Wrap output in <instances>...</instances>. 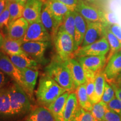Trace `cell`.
<instances>
[{"label":"cell","instance_id":"1","mask_svg":"<svg viewBox=\"0 0 121 121\" xmlns=\"http://www.w3.org/2000/svg\"><path fill=\"white\" fill-rule=\"evenodd\" d=\"M57 82L46 73L42 75L39 80L36 97L39 105L48 108L52 103L66 91Z\"/></svg>","mask_w":121,"mask_h":121},{"label":"cell","instance_id":"2","mask_svg":"<svg viewBox=\"0 0 121 121\" xmlns=\"http://www.w3.org/2000/svg\"><path fill=\"white\" fill-rule=\"evenodd\" d=\"M45 71L47 75L66 90L71 91L76 89L70 71L65 62L58 56L45 67Z\"/></svg>","mask_w":121,"mask_h":121},{"label":"cell","instance_id":"3","mask_svg":"<svg viewBox=\"0 0 121 121\" xmlns=\"http://www.w3.org/2000/svg\"><path fill=\"white\" fill-rule=\"evenodd\" d=\"M11 107L14 118L23 116L31 111L29 97L16 82L8 87Z\"/></svg>","mask_w":121,"mask_h":121},{"label":"cell","instance_id":"4","mask_svg":"<svg viewBox=\"0 0 121 121\" xmlns=\"http://www.w3.org/2000/svg\"><path fill=\"white\" fill-rule=\"evenodd\" d=\"M54 46L59 58L63 61L73 58L75 49L74 39L61 25L53 39Z\"/></svg>","mask_w":121,"mask_h":121},{"label":"cell","instance_id":"5","mask_svg":"<svg viewBox=\"0 0 121 121\" xmlns=\"http://www.w3.org/2000/svg\"><path fill=\"white\" fill-rule=\"evenodd\" d=\"M110 51V46L105 36L94 43L86 46L80 47L75 51L73 57L106 56Z\"/></svg>","mask_w":121,"mask_h":121},{"label":"cell","instance_id":"6","mask_svg":"<svg viewBox=\"0 0 121 121\" xmlns=\"http://www.w3.org/2000/svg\"><path fill=\"white\" fill-rule=\"evenodd\" d=\"M51 39V35L40 20L29 24L22 42H49Z\"/></svg>","mask_w":121,"mask_h":121},{"label":"cell","instance_id":"7","mask_svg":"<svg viewBox=\"0 0 121 121\" xmlns=\"http://www.w3.org/2000/svg\"><path fill=\"white\" fill-rule=\"evenodd\" d=\"M75 11L78 12L87 22H101L105 24L104 11L93 6L84 0H78Z\"/></svg>","mask_w":121,"mask_h":121},{"label":"cell","instance_id":"8","mask_svg":"<svg viewBox=\"0 0 121 121\" xmlns=\"http://www.w3.org/2000/svg\"><path fill=\"white\" fill-rule=\"evenodd\" d=\"M49 45V42H26L22 43V48L29 57L37 62L42 63L45 60L44 53Z\"/></svg>","mask_w":121,"mask_h":121},{"label":"cell","instance_id":"9","mask_svg":"<svg viewBox=\"0 0 121 121\" xmlns=\"http://www.w3.org/2000/svg\"><path fill=\"white\" fill-rule=\"evenodd\" d=\"M105 24L101 22H87V29L80 47L86 46L98 41L104 36Z\"/></svg>","mask_w":121,"mask_h":121},{"label":"cell","instance_id":"10","mask_svg":"<svg viewBox=\"0 0 121 121\" xmlns=\"http://www.w3.org/2000/svg\"><path fill=\"white\" fill-rule=\"evenodd\" d=\"M0 70L9 76L22 87V76L20 69L10 60L9 56L0 52Z\"/></svg>","mask_w":121,"mask_h":121},{"label":"cell","instance_id":"11","mask_svg":"<svg viewBox=\"0 0 121 121\" xmlns=\"http://www.w3.org/2000/svg\"><path fill=\"white\" fill-rule=\"evenodd\" d=\"M43 4L42 0H28L24 6L22 17L29 24L40 21Z\"/></svg>","mask_w":121,"mask_h":121},{"label":"cell","instance_id":"12","mask_svg":"<svg viewBox=\"0 0 121 121\" xmlns=\"http://www.w3.org/2000/svg\"><path fill=\"white\" fill-rule=\"evenodd\" d=\"M107 62L103 73L107 82H109L121 73V50L113 54Z\"/></svg>","mask_w":121,"mask_h":121},{"label":"cell","instance_id":"13","mask_svg":"<svg viewBox=\"0 0 121 121\" xmlns=\"http://www.w3.org/2000/svg\"><path fill=\"white\" fill-rule=\"evenodd\" d=\"M22 76V88L30 98L33 97L39 71L37 69L25 68L20 69Z\"/></svg>","mask_w":121,"mask_h":121},{"label":"cell","instance_id":"14","mask_svg":"<svg viewBox=\"0 0 121 121\" xmlns=\"http://www.w3.org/2000/svg\"><path fill=\"white\" fill-rule=\"evenodd\" d=\"M84 70H89L96 73L103 69L106 62V56H83L77 58Z\"/></svg>","mask_w":121,"mask_h":121},{"label":"cell","instance_id":"15","mask_svg":"<svg viewBox=\"0 0 121 121\" xmlns=\"http://www.w3.org/2000/svg\"><path fill=\"white\" fill-rule=\"evenodd\" d=\"M64 62L70 71L76 89L86 82L84 69L77 59L71 58Z\"/></svg>","mask_w":121,"mask_h":121},{"label":"cell","instance_id":"16","mask_svg":"<svg viewBox=\"0 0 121 121\" xmlns=\"http://www.w3.org/2000/svg\"><path fill=\"white\" fill-rule=\"evenodd\" d=\"M40 21L43 26L51 35L52 39H53L60 25L57 22L49 10L48 6L45 4H43L42 7Z\"/></svg>","mask_w":121,"mask_h":121},{"label":"cell","instance_id":"17","mask_svg":"<svg viewBox=\"0 0 121 121\" xmlns=\"http://www.w3.org/2000/svg\"><path fill=\"white\" fill-rule=\"evenodd\" d=\"M29 22L23 17L9 24L7 37L16 40H22L29 26Z\"/></svg>","mask_w":121,"mask_h":121},{"label":"cell","instance_id":"18","mask_svg":"<svg viewBox=\"0 0 121 121\" xmlns=\"http://www.w3.org/2000/svg\"><path fill=\"white\" fill-rule=\"evenodd\" d=\"M13 118L8 87H4L0 92V121H9Z\"/></svg>","mask_w":121,"mask_h":121},{"label":"cell","instance_id":"19","mask_svg":"<svg viewBox=\"0 0 121 121\" xmlns=\"http://www.w3.org/2000/svg\"><path fill=\"white\" fill-rule=\"evenodd\" d=\"M74 15L75 21L74 42L75 49L76 51L80 47L83 42L87 29V21L76 11H74Z\"/></svg>","mask_w":121,"mask_h":121},{"label":"cell","instance_id":"20","mask_svg":"<svg viewBox=\"0 0 121 121\" xmlns=\"http://www.w3.org/2000/svg\"><path fill=\"white\" fill-rule=\"evenodd\" d=\"M43 3L48 6L51 13L60 25L62 23L65 15L71 11L67 6L57 0H47Z\"/></svg>","mask_w":121,"mask_h":121},{"label":"cell","instance_id":"21","mask_svg":"<svg viewBox=\"0 0 121 121\" xmlns=\"http://www.w3.org/2000/svg\"><path fill=\"white\" fill-rule=\"evenodd\" d=\"M69 92H65L48 107L56 121H63L65 105Z\"/></svg>","mask_w":121,"mask_h":121},{"label":"cell","instance_id":"22","mask_svg":"<svg viewBox=\"0 0 121 121\" xmlns=\"http://www.w3.org/2000/svg\"><path fill=\"white\" fill-rule=\"evenodd\" d=\"M24 121H56L48 108L38 107L29 113Z\"/></svg>","mask_w":121,"mask_h":121},{"label":"cell","instance_id":"23","mask_svg":"<svg viewBox=\"0 0 121 121\" xmlns=\"http://www.w3.org/2000/svg\"><path fill=\"white\" fill-rule=\"evenodd\" d=\"M22 40H16L7 37L5 38L1 49L4 54L8 56L26 54L22 48Z\"/></svg>","mask_w":121,"mask_h":121},{"label":"cell","instance_id":"24","mask_svg":"<svg viewBox=\"0 0 121 121\" xmlns=\"http://www.w3.org/2000/svg\"><path fill=\"white\" fill-rule=\"evenodd\" d=\"M78 104L76 93H69L65 105L63 121H73Z\"/></svg>","mask_w":121,"mask_h":121},{"label":"cell","instance_id":"25","mask_svg":"<svg viewBox=\"0 0 121 121\" xmlns=\"http://www.w3.org/2000/svg\"><path fill=\"white\" fill-rule=\"evenodd\" d=\"M9 56L15 66L19 69H25V68L37 69V62L29 57L26 54Z\"/></svg>","mask_w":121,"mask_h":121},{"label":"cell","instance_id":"26","mask_svg":"<svg viewBox=\"0 0 121 121\" xmlns=\"http://www.w3.org/2000/svg\"><path fill=\"white\" fill-rule=\"evenodd\" d=\"M76 94L79 106L87 111L91 112L93 104L90 102L86 92V82L76 89Z\"/></svg>","mask_w":121,"mask_h":121},{"label":"cell","instance_id":"27","mask_svg":"<svg viewBox=\"0 0 121 121\" xmlns=\"http://www.w3.org/2000/svg\"><path fill=\"white\" fill-rule=\"evenodd\" d=\"M105 82L106 79L105 76L104 75L103 71V69H101L95 74V94L94 104L101 101L104 93V88H105Z\"/></svg>","mask_w":121,"mask_h":121},{"label":"cell","instance_id":"28","mask_svg":"<svg viewBox=\"0 0 121 121\" xmlns=\"http://www.w3.org/2000/svg\"><path fill=\"white\" fill-rule=\"evenodd\" d=\"M104 34L108 40L110 46L109 53L108 57L107 58V61H108L109 59L112 57L113 54L121 49V43L118 39L110 31L108 25H106V24L105 29H104Z\"/></svg>","mask_w":121,"mask_h":121},{"label":"cell","instance_id":"29","mask_svg":"<svg viewBox=\"0 0 121 121\" xmlns=\"http://www.w3.org/2000/svg\"><path fill=\"white\" fill-rule=\"evenodd\" d=\"M8 2L9 10V13H10L9 24H10L16 20L22 17L25 4H21L17 2H15V1L13 2L8 1Z\"/></svg>","mask_w":121,"mask_h":121},{"label":"cell","instance_id":"30","mask_svg":"<svg viewBox=\"0 0 121 121\" xmlns=\"http://www.w3.org/2000/svg\"><path fill=\"white\" fill-rule=\"evenodd\" d=\"M65 31L71 35L73 38H75V21L74 11H70L65 15L61 25Z\"/></svg>","mask_w":121,"mask_h":121},{"label":"cell","instance_id":"31","mask_svg":"<svg viewBox=\"0 0 121 121\" xmlns=\"http://www.w3.org/2000/svg\"><path fill=\"white\" fill-rule=\"evenodd\" d=\"M108 109L107 104L101 100L93 104L91 113L95 121H104V116Z\"/></svg>","mask_w":121,"mask_h":121},{"label":"cell","instance_id":"32","mask_svg":"<svg viewBox=\"0 0 121 121\" xmlns=\"http://www.w3.org/2000/svg\"><path fill=\"white\" fill-rule=\"evenodd\" d=\"M91 112L87 111L78 105L76 112L73 121H95Z\"/></svg>","mask_w":121,"mask_h":121},{"label":"cell","instance_id":"33","mask_svg":"<svg viewBox=\"0 0 121 121\" xmlns=\"http://www.w3.org/2000/svg\"><path fill=\"white\" fill-rule=\"evenodd\" d=\"M115 97H116V94H115L114 89L107 81L105 82V88H104V93L101 100L106 104H108Z\"/></svg>","mask_w":121,"mask_h":121},{"label":"cell","instance_id":"34","mask_svg":"<svg viewBox=\"0 0 121 121\" xmlns=\"http://www.w3.org/2000/svg\"><path fill=\"white\" fill-rule=\"evenodd\" d=\"M10 21V13L9 10V2L7 1L5 9L2 13L0 15V29L4 27L8 28Z\"/></svg>","mask_w":121,"mask_h":121},{"label":"cell","instance_id":"35","mask_svg":"<svg viewBox=\"0 0 121 121\" xmlns=\"http://www.w3.org/2000/svg\"><path fill=\"white\" fill-rule=\"evenodd\" d=\"M107 104L109 109L113 110L118 114L121 115V100L115 97Z\"/></svg>","mask_w":121,"mask_h":121},{"label":"cell","instance_id":"36","mask_svg":"<svg viewBox=\"0 0 121 121\" xmlns=\"http://www.w3.org/2000/svg\"><path fill=\"white\" fill-rule=\"evenodd\" d=\"M104 121H121V115L108 109L104 116Z\"/></svg>","mask_w":121,"mask_h":121},{"label":"cell","instance_id":"37","mask_svg":"<svg viewBox=\"0 0 121 121\" xmlns=\"http://www.w3.org/2000/svg\"><path fill=\"white\" fill-rule=\"evenodd\" d=\"M104 19L105 24L106 25H112L114 24H118V20L116 15L113 12L104 11Z\"/></svg>","mask_w":121,"mask_h":121},{"label":"cell","instance_id":"38","mask_svg":"<svg viewBox=\"0 0 121 121\" xmlns=\"http://www.w3.org/2000/svg\"><path fill=\"white\" fill-rule=\"evenodd\" d=\"M108 26L110 31L118 39L121 43V27L118 24L108 25Z\"/></svg>","mask_w":121,"mask_h":121},{"label":"cell","instance_id":"39","mask_svg":"<svg viewBox=\"0 0 121 121\" xmlns=\"http://www.w3.org/2000/svg\"><path fill=\"white\" fill-rule=\"evenodd\" d=\"M57 1L67 6L72 11H75L76 7L78 2V0H57Z\"/></svg>","mask_w":121,"mask_h":121},{"label":"cell","instance_id":"40","mask_svg":"<svg viewBox=\"0 0 121 121\" xmlns=\"http://www.w3.org/2000/svg\"><path fill=\"white\" fill-rule=\"evenodd\" d=\"M8 76V75L0 70V89L4 88V86L7 84Z\"/></svg>","mask_w":121,"mask_h":121},{"label":"cell","instance_id":"41","mask_svg":"<svg viewBox=\"0 0 121 121\" xmlns=\"http://www.w3.org/2000/svg\"><path fill=\"white\" fill-rule=\"evenodd\" d=\"M108 83L114 89L116 97L121 100V86H118L113 81H110V82H109Z\"/></svg>","mask_w":121,"mask_h":121},{"label":"cell","instance_id":"42","mask_svg":"<svg viewBox=\"0 0 121 121\" xmlns=\"http://www.w3.org/2000/svg\"><path fill=\"white\" fill-rule=\"evenodd\" d=\"M7 0H0V15L2 13L6 5Z\"/></svg>","mask_w":121,"mask_h":121},{"label":"cell","instance_id":"43","mask_svg":"<svg viewBox=\"0 0 121 121\" xmlns=\"http://www.w3.org/2000/svg\"><path fill=\"white\" fill-rule=\"evenodd\" d=\"M111 81H113V82H114L116 85H117L118 86H121V73L119 74L118 76L116 79ZM109 82H110V81H109Z\"/></svg>","mask_w":121,"mask_h":121},{"label":"cell","instance_id":"44","mask_svg":"<svg viewBox=\"0 0 121 121\" xmlns=\"http://www.w3.org/2000/svg\"><path fill=\"white\" fill-rule=\"evenodd\" d=\"M4 39H5V38H4V36L3 35L2 33L0 31V49H1L3 44H4Z\"/></svg>","mask_w":121,"mask_h":121},{"label":"cell","instance_id":"45","mask_svg":"<svg viewBox=\"0 0 121 121\" xmlns=\"http://www.w3.org/2000/svg\"><path fill=\"white\" fill-rule=\"evenodd\" d=\"M7 1H10V2H13V1H15V2H17L21 4H25L28 0H7Z\"/></svg>","mask_w":121,"mask_h":121},{"label":"cell","instance_id":"46","mask_svg":"<svg viewBox=\"0 0 121 121\" xmlns=\"http://www.w3.org/2000/svg\"><path fill=\"white\" fill-rule=\"evenodd\" d=\"M84 1L89 4H94L97 2L98 0H84Z\"/></svg>","mask_w":121,"mask_h":121},{"label":"cell","instance_id":"47","mask_svg":"<svg viewBox=\"0 0 121 121\" xmlns=\"http://www.w3.org/2000/svg\"><path fill=\"white\" fill-rule=\"evenodd\" d=\"M45 1H47V0H42V1H43V2H44Z\"/></svg>","mask_w":121,"mask_h":121},{"label":"cell","instance_id":"48","mask_svg":"<svg viewBox=\"0 0 121 121\" xmlns=\"http://www.w3.org/2000/svg\"><path fill=\"white\" fill-rule=\"evenodd\" d=\"M1 89H0V92H1Z\"/></svg>","mask_w":121,"mask_h":121},{"label":"cell","instance_id":"49","mask_svg":"<svg viewBox=\"0 0 121 121\" xmlns=\"http://www.w3.org/2000/svg\"></svg>","mask_w":121,"mask_h":121}]
</instances>
